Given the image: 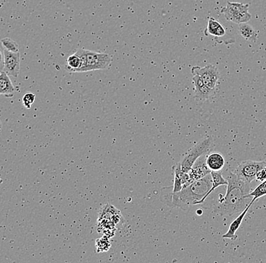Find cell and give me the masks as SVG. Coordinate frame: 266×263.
Masks as SVG:
<instances>
[{
  "label": "cell",
  "mask_w": 266,
  "mask_h": 263,
  "mask_svg": "<svg viewBox=\"0 0 266 263\" xmlns=\"http://www.w3.org/2000/svg\"><path fill=\"white\" fill-rule=\"evenodd\" d=\"M221 13H223L229 22L238 24L247 23L251 19L248 4L228 2L226 6L221 10Z\"/></svg>",
  "instance_id": "cell-4"
},
{
  "label": "cell",
  "mask_w": 266,
  "mask_h": 263,
  "mask_svg": "<svg viewBox=\"0 0 266 263\" xmlns=\"http://www.w3.org/2000/svg\"><path fill=\"white\" fill-rule=\"evenodd\" d=\"M224 157L220 153L211 152L207 155V165L211 172H220L224 168Z\"/></svg>",
  "instance_id": "cell-13"
},
{
  "label": "cell",
  "mask_w": 266,
  "mask_h": 263,
  "mask_svg": "<svg viewBox=\"0 0 266 263\" xmlns=\"http://www.w3.org/2000/svg\"><path fill=\"white\" fill-rule=\"evenodd\" d=\"M211 175H212V187H211L209 192L207 194L205 197H204V201L208 199V197L209 196V194H212L218 187L222 185H228L227 179L224 178L223 173L221 172V171L220 172H211Z\"/></svg>",
  "instance_id": "cell-17"
},
{
  "label": "cell",
  "mask_w": 266,
  "mask_h": 263,
  "mask_svg": "<svg viewBox=\"0 0 266 263\" xmlns=\"http://www.w3.org/2000/svg\"><path fill=\"white\" fill-rule=\"evenodd\" d=\"M265 168L266 169V160H265Z\"/></svg>",
  "instance_id": "cell-24"
},
{
  "label": "cell",
  "mask_w": 266,
  "mask_h": 263,
  "mask_svg": "<svg viewBox=\"0 0 266 263\" xmlns=\"http://www.w3.org/2000/svg\"><path fill=\"white\" fill-rule=\"evenodd\" d=\"M211 173L203 178L194 181L179 192L172 193L168 187H164L160 192V200L170 207L180 208L188 211L194 205L201 204L204 197L212 187Z\"/></svg>",
  "instance_id": "cell-2"
},
{
  "label": "cell",
  "mask_w": 266,
  "mask_h": 263,
  "mask_svg": "<svg viewBox=\"0 0 266 263\" xmlns=\"http://www.w3.org/2000/svg\"><path fill=\"white\" fill-rule=\"evenodd\" d=\"M66 63H67L66 70H68L70 72H79V70L82 67V61L76 53L71 55L67 59Z\"/></svg>",
  "instance_id": "cell-18"
},
{
  "label": "cell",
  "mask_w": 266,
  "mask_h": 263,
  "mask_svg": "<svg viewBox=\"0 0 266 263\" xmlns=\"http://www.w3.org/2000/svg\"><path fill=\"white\" fill-rule=\"evenodd\" d=\"M210 173L211 170L207 165V155H202L196 161L189 172L190 181L191 183L194 182V181L203 178Z\"/></svg>",
  "instance_id": "cell-11"
},
{
  "label": "cell",
  "mask_w": 266,
  "mask_h": 263,
  "mask_svg": "<svg viewBox=\"0 0 266 263\" xmlns=\"http://www.w3.org/2000/svg\"><path fill=\"white\" fill-rule=\"evenodd\" d=\"M238 31L246 41L256 43L258 39V34L255 29L247 23L238 24Z\"/></svg>",
  "instance_id": "cell-15"
},
{
  "label": "cell",
  "mask_w": 266,
  "mask_h": 263,
  "mask_svg": "<svg viewBox=\"0 0 266 263\" xmlns=\"http://www.w3.org/2000/svg\"><path fill=\"white\" fill-rule=\"evenodd\" d=\"M208 32L214 37H223L226 35V29L214 18L208 19Z\"/></svg>",
  "instance_id": "cell-16"
},
{
  "label": "cell",
  "mask_w": 266,
  "mask_h": 263,
  "mask_svg": "<svg viewBox=\"0 0 266 263\" xmlns=\"http://www.w3.org/2000/svg\"><path fill=\"white\" fill-rule=\"evenodd\" d=\"M2 46H3L5 49H8L9 51L13 52H19V44L14 41L13 40L6 37V38H3L2 40Z\"/></svg>",
  "instance_id": "cell-21"
},
{
  "label": "cell",
  "mask_w": 266,
  "mask_h": 263,
  "mask_svg": "<svg viewBox=\"0 0 266 263\" xmlns=\"http://www.w3.org/2000/svg\"><path fill=\"white\" fill-rule=\"evenodd\" d=\"M191 73L193 75L194 74L199 75L207 86L216 90V85L220 78V74L216 66L211 64L204 67L194 66L192 67Z\"/></svg>",
  "instance_id": "cell-7"
},
{
  "label": "cell",
  "mask_w": 266,
  "mask_h": 263,
  "mask_svg": "<svg viewBox=\"0 0 266 263\" xmlns=\"http://www.w3.org/2000/svg\"><path fill=\"white\" fill-rule=\"evenodd\" d=\"M265 195H266V181H262L261 184L258 186L257 187H256L253 191H251L249 194V196L251 198H253L256 200L258 198L264 197Z\"/></svg>",
  "instance_id": "cell-20"
},
{
  "label": "cell",
  "mask_w": 266,
  "mask_h": 263,
  "mask_svg": "<svg viewBox=\"0 0 266 263\" xmlns=\"http://www.w3.org/2000/svg\"><path fill=\"white\" fill-rule=\"evenodd\" d=\"M16 93L15 87L12 85L9 74L2 71L0 74V94L6 96L8 98H12Z\"/></svg>",
  "instance_id": "cell-14"
},
{
  "label": "cell",
  "mask_w": 266,
  "mask_h": 263,
  "mask_svg": "<svg viewBox=\"0 0 266 263\" xmlns=\"http://www.w3.org/2000/svg\"><path fill=\"white\" fill-rule=\"evenodd\" d=\"M106 219L112 221L116 224L117 228H119V226H122V224L125 221L121 213L113 205L110 203H107L100 209L98 219Z\"/></svg>",
  "instance_id": "cell-9"
},
{
  "label": "cell",
  "mask_w": 266,
  "mask_h": 263,
  "mask_svg": "<svg viewBox=\"0 0 266 263\" xmlns=\"http://www.w3.org/2000/svg\"><path fill=\"white\" fill-rule=\"evenodd\" d=\"M86 65L82 72L108 69L112 62V56L104 52H97L86 49Z\"/></svg>",
  "instance_id": "cell-5"
},
{
  "label": "cell",
  "mask_w": 266,
  "mask_h": 263,
  "mask_svg": "<svg viewBox=\"0 0 266 263\" xmlns=\"http://www.w3.org/2000/svg\"><path fill=\"white\" fill-rule=\"evenodd\" d=\"M195 89V98L197 100H208L212 98L216 95V90L211 89L205 85V83L201 79V77L194 74L192 78Z\"/></svg>",
  "instance_id": "cell-10"
},
{
  "label": "cell",
  "mask_w": 266,
  "mask_h": 263,
  "mask_svg": "<svg viewBox=\"0 0 266 263\" xmlns=\"http://www.w3.org/2000/svg\"><path fill=\"white\" fill-rule=\"evenodd\" d=\"M36 96L34 93H26L24 96L22 98V101H23V105L24 107L27 109H31V106L33 103L35 101Z\"/></svg>",
  "instance_id": "cell-22"
},
{
  "label": "cell",
  "mask_w": 266,
  "mask_h": 263,
  "mask_svg": "<svg viewBox=\"0 0 266 263\" xmlns=\"http://www.w3.org/2000/svg\"><path fill=\"white\" fill-rule=\"evenodd\" d=\"M214 147L213 137H207L199 141L192 147L187 153L185 154L179 162L181 169L183 172H189L196 161L204 155H208L212 152Z\"/></svg>",
  "instance_id": "cell-3"
},
{
  "label": "cell",
  "mask_w": 266,
  "mask_h": 263,
  "mask_svg": "<svg viewBox=\"0 0 266 263\" xmlns=\"http://www.w3.org/2000/svg\"><path fill=\"white\" fill-rule=\"evenodd\" d=\"M109 239L110 238L108 237L103 236L102 238L96 241L95 246L97 253H103V252H107L110 250L111 242H110Z\"/></svg>",
  "instance_id": "cell-19"
},
{
  "label": "cell",
  "mask_w": 266,
  "mask_h": 263,
  "mask_svg": "<svg viewBox=\"0 0 266 263\" xmlns=\"http://www.w3.org/2000/svg\"><path fill=\"white\" fill-rule=\"evenodd\" d=\"M256 180L260 181H264L266 180V169H261V170L258 172L257 175H256Z\"/></svg>",
  "instance_id": "cell-23"
},
{
  "label": "cell",
  "mask_w": 266,
  "mask_h": 263,
  "mask_svg": "<svg viewBox=\"0 0 266 263\" xmlns=\"http://www.w3.org/2000/svg\"><path fill=\"white\" fill-rule=\"evenodd\" d=\"M265 168V161L247 160L242 162L234 171L237 175L250 184L254 181L258 172Z\"/></svg>",
  "instance_id": "cell-6"
},
{
  "label": "cell",
  "mask_w": 266,
  "mask_h": 263,
  "mask_svg": "<svg viewBox=\"0 0 266 263\" xmlns=\"http://www.w3.org/2000/svg\"><path fill=\"white\" fill-rule=\"evenodd\" d=\"M256 199H253L251 201L250 203L248 205L247 207L245 209V211H243L239 216H237V217L234 219V221L231 223L230 226H229L228 230L227 233H226L224 235H223V238L224 239H230L232 240V241H235L238 236L236 235V232L239 229L240 226H241V223H242L243 220H244V218L246 216L248 210L250 209L251 206L253 205V202Z\"/></svg>",
  "instance_id": "cell-12"
},
{
  "label": "cell",
  "mask_w": 266,
  "mask_h": 263,
  "mask_svg": "<svg viewBox=\"0 0 266 263\" xmlns=\"http://www.w3.org/2000/svg\"><path fill=\"white\" fill-rule=\"evenodd\" d=\"M226 178L228 185L226 195L219 194V199L212 206V210L223 217L236 218L245 211L253 199L249 196L250 184L234 172H229Z\"/></svg>",
  "instance_id": "cell-1"
},
{
  "label": "cell",
  "mask_w": 266,
  "mask_h": 263,
  "mask_svg": "<svg viewBox=\"0 0 266 263\" xmlns=\"http://www.w3.org/2000/svg\"><path fill=\"white\" fill-rule=\"evenodd\" d=\"M2 71L9 76L17 78L20 72V56L19 52H13L2 46Z\"/></svg>",
  "instance_id": "cell-8"
}]
</instances>
